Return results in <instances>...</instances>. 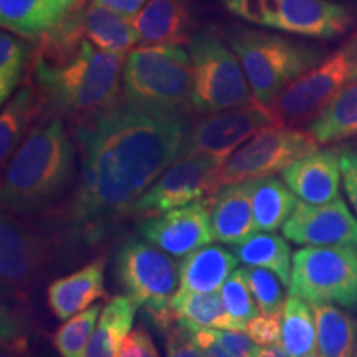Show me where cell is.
Masks as SVG:
<instances>
[{
  "label": "cell",
  "mask_w": 357,
  "mask_h": 357,
  "mask_svg": "<svg viewBox=\"0 0 357 357\" xmlns=\"http://www.w3.org/2000/svg\"><path fill=\"white\" fill-rule=\"evenodd\" d=\"M187 136L182 114L124 98L79 119L82 177L66 213L70 235L95 245L176 162Z\"/></svg>",
  "instance_id": "1"
},
{
  "label": "cell",
  "mask_w": 357,
  "mask_h": 357,
  "mask_svg": "<svg viewBox=\"0 0 357 357\" xmlns=\"http://www.w3.org/2000/svg\"><path fill=\"white\" fill-rule=\"evenodd\" d=\"M124 55L98 48L84 37L78 12H70L38 37L35 86L56 113L83 119L118 101Z\"/></svg>",
  "instance_id": "2"
},
{
  "label": "cell",
  "mask_w": 357,
  "mask_h": 357,
  "mask_svg": "<svg viewBox=\"0 0 357 357\" xmlns=\"http://www.w3.org/2000/svg\"><path fill=\"white\" fill-rule=\"evenodd\" d=\"M75 144L63 119L53 116L33 128L3 167L2 211L19 215L40 212L73 177Z\"/></svg>",
  "instance_id": "3"
},
{
  "label": "cell",
  "mask_w": 357,
  "mask_h": 357,
  "mask_svg": "<svg viewBox=\"0 0 357 357\" xmlns=\"http://www.w3.org/2000/svg\"><path fill=\"white\" fill-rule=\"evenodd\" d=\"M229 43L243 66L253 98L265 106L324 58L316 45L243 26L229 30Z\"/></svg>",
  "instance_id": "4"
},
{
  "label": "cell",
  "mask_w": 357,
  "mask_h": 357,
  "mask_svg": "<svg viewBox=\"0 0 357 357\" xmlns=\"http://www.w3.org/2000/svg\"><path fill=\"white\" fill-rule=\"evenodd\" d=\"M124 98L182 114L192 108V65L181 45H141L123 66Z\"/></svg>",
  "instance_id": "5"
},
{
  "label": "cell",
  "mask_w": 357,
  "mask_h": 357,
  "mask_svg": "<svg viewBox=\"0 0 357 357\" xmlns=\"http://www.w3.org/2000/svg\"><path fill=\"white\" fill-rule=\"evenodd\" d=\"M114 275L126 296L144 307L162 331L174 326L171 301L181 288V265L144 238H131L114 255Z\"/></svg>",
  "instance_id": "6"
},
{
  "label": "cell",
  "mask_w": 357,
  "mask_h": 357,
  "mask_svg": "<svg viewBox=\"0 0 357 357\" xmlns=\"http://www.w3.org/2000/svg\"><path fill=\"white\" fill-rule=\"evenodd\" d=\"M357 82V33L324 56L266 105L276 126L310 124L326 106Z\"/></svg>",
  "instance_id": "7"
},
{
  "label": "cell",
  "mask_w": 357,
  "mask_h": 357,
  "mask_svg": "<svg viewBox=\"0 0 357 357\" xmlns=\"http://www.w3.org/2000/svg\"><path fill=\"white\" fill-rule=\"evenodd\" d=\"M192 108L218 113L255 101L238 56L212 30H199L189 40Z\"/></svg>",
  "instance_id": "8"
},
{
  "label": "cell",
  "mask_w": 357,
  "mask_h": 357,
  "mask_svg": "<svg viewBox=\"0 0 357 357\" xmlns=\"http://www.w3.org/2000/svg\"><path fill=\"white\" fill-rule=\"evenodd\" d=\"M288 291L310 305L357 307V252L341 247H305L293 253Z\"/></svg>",
  "instance_id": "9"
},
{
  "label": "cell",
  "mask_w": 357,
  "mask_h": 357,
  "mask_svg": "<svg viewBox=\"0 0 357 357\" xmlns=\"http://www.w3.org/2000/svg\"><path fill=\"white\" fill-rule=\"evenodd\" d=\"M53 258V242L29 215L2 213L0 220V276L6 298L25 301L47 275Z\"/></svg>",
  "instance_id": "10"
},
{
  "label": "cell",
  "mask_w": 357,
  "mask_h": 357,
  "mask_svg": "<svg viewBox=\"0 0 357 357\" xmlns=\"http://www.w3.org/2000/svg\"><path fill=\"white\" fill-rule=\"evenodd\" d=\"M318 147L310 131L276 124L263 128L222 164L217 174L218 189L283 172L294 160L314 153Z\"/></svg>",
  "instance_id": "11"
},
{
  "label": "cell",
  "mask_w": 357,
  "mask_h": 357,
  "mask_svg": "<svg viewBox=\"0 0 357 357\" xmlns=\"http://www.w3.org/2000/svg\"><path fill=\"white\" fill-rule=\"evenodd\" d=\"M222 162L200 154H187L176 162L142 194L131 215L149 218L202 200L218 190L217 174Z\"/></svg>",
  "instance_id": "12"
},
{
  "label": "cell",
  "mask_w": 357,
  "mask_h": 357,
  "mask_svg": "<svg viewBox=\"0 0 357 357\" xmlns=\"http://www.w3.org/2000/svg\"><path fill=\"white\" fill-rule=\"evenodd\" d=\"M273 124L270 111L258 101L240 108L212 113L187 131L178 158L200 154L223 164L250 137Z\"/></svg>",
  "instance_id": "13"
},
{
  "label": "cell",
  "mask_w": 357,
  "mask_h": 357,
  "mask_svg": "<svg viewBox=\"0 0 357 357\" xmlns=\"http://www.w3.org/2000/svg\"><path fill=\"white\" fill-rule=\"evenodd\" d=\"M283 236L306 247H341L357 252V218L341 197L328 204L298 202Z\"/></svg>",
  "instance_id": "14"
},
{
  "label": "cell",
  "mask_w": 357,
  "mask_h": 357,
  "mask_svg": "<svg viewBox=\"0 0 357 357\" xmlns=\"http://www.w3.org/2000/svg\"><path fill=\"white\" fill-rule=\"evenodd\" d=\"M139 234L169 255L185 258L195 250L213 242L208 200H197L184 207L144 218Z\"/></svg>",
  "instance_id": "15"
},
{
  "label": "cell",
  "mask_w": 357,
  "mask_h": 357,
  "mask_svg": "<svg viewBox=\"0 0 357 357\" xmlns=\"http://www.w3.org/2000/svg\"><path fill=\"white\" fill-rule=\"evenodd\" d=\"M351 24V8L334 0H280L273 30L296 37L329 40L344 35Z\"/></svg>",
  "instance_id": "16"
},
{
  "label": "cell",
  "mask_w": 357,
  "mask_h": 357,
  "mask_svg": "<svg viewBox=\"0 0 357 357\" xmlns=\"http://www.w3.org/2000/svg\"><path fill=\"white\" fill-rule=\"evenodd\" d=\"M281 176L284 184L303 202L328 204L339 197L341 158L336 151L318 149L294 160Z\"/></svg>",
  "instance_id": "17"
},
{
  "label": "cell",
  "mask_w": 357,
  "mask_h": 357,
  "mask_svg": "<svg viewBox=\"0 0 357 357\" xmlns=\"http://www.w3.org/2000/svg\"><path fill=\"white\" fill-rule=\"evenodd\" d=\"M207 200L213 240L238 245L257 231L248 181L222 185Z\"/></svg>",
  "instance_id": "18"
},
{
  "label": "cell",
  "mask_w": 357,
  "mask_h": 357,
  "mask_svg": "<svg viewBox=\"0 0 357 357\" xmlns=\"http://www.w3.org/2000/svg\"><path fill=\"white\" fill-rule=\"evenodd\" d=\"M106 257H98L73 273L52 281L47 305L56 319L66 321L105 296Z\"/></svg>",
  "instance_id": "19"
},
{
  "label": "cell",
  "mask_w": 357,
  "mask_h": 357,
  "mask_svg": "<svg viewBox=\"0 0 357 357\" xmlns=\"http://www.w3.org/2000/svg\"><path fill=\"white\" fill-rule=\"evenodd\" d=\"M187 0H149L132 19L139 45H182L190 40Z\"/></svg>",
  "instance_id": "20"
},
{
  "label": "cell",
  "mask_w": 357,
  "mask_h": 357,
  "mask_svg": "<svg viewBox=\"0 0 357 357\" xmlns=\"http://www.w3.org/2000/svg\"><path fill=\"white\" fill-rule=\"evenodd\" d=\"M79 0H0L3 30L24 38H38L73 10Z\"/></svg>",
  "instance_id": "21"
},
{
  "label": "cell",
  "mask_w": 357,
  "mask_h": 357,
  "mask_svg": "<svg viewBox=\"0 0 357 357\" xmlns=\"http://www.w3.org/2000/svg\"><path fill=\"white\" fill-rule=\"evenodd\" d=\"M238 258L220 245H205L181 263V291L212 293L223 287L234 273Z\"/></svg>",
  "instance_id": "22"
},
{
  "label": "cell",
  "mask_w": 357,
  "mask_h": 357,
  "mask_svg": "<svg viewBox=\"0 0 357 357\" xmlns=\"http://www.w3.org/2000/svg\"><path fill=\"white\" fill-rule=\"evenodd\" d=\"M78 17L84 37L101 50L124 55L137 43L132 20L111 8L91 2L78 12Z\"/></svg>",
  "instance_id": "23"
},
{
  "label": "cell",
  "mask_w": 357,
  "mask_h": 357,
  "mask_svg": "<svg viewBox=\"0 0 357 357\" xmlns=\"http://www.w3.org/2000/svg\"><path fill=\"white\" fill-rule=\"evenodd\" d=\"M171 316L174 324L199 331V329H235V321L223 305L222 293H192L178 291L171 301Z\"/></svg>",
  "instance_id": "24"
},
{
  "label": "cell",
  "mask_w": 357,
  "mask_h": 357,
  "mask_svg": "<svg viewBox=\"0 0 357 357\" xmlns=\"http://www.w3.org/2000/svg\"><path fill=\"white\" fill-rule=\"evenodd\" d=\"M45 100L38 89L22 88L7 102H3L0 114V160L2 167L19 149L29 136L30 124L43 108Z\"/></svg>",
  "instance_id": "25"
},
{
  "label": "cell",
  "mask_w": 357,
  "mask_h": 357,
  "mask_svg": "<svg viewBox=\"0 0 357 357\" xmlns=\"http://www.w3.org/2000/svg\"><path fill=\"white\" fill-rule=\"evenodd\" d=\"M250 182L257 231H276L296 208V195L278 177L253 178Z\"/></svg>",
  "instance_id": "26"
},
{
  "label": "cell",
  "mask_w": 357,
  "mask_h": 357,
  "mask_svg": "<svg viewBox=\"0 0 357 357\" xmlns=\"http://www.w3.org/2000/svg\"><path fill=\"white\" fill-rule=\"evenodd\" d=\"M137 307L129 296H116L102 307L84 357L118 356L123 341L131 333Z\"/></svg>",
  "instance_id": "27"
},
{
  "label": "cell",
  "mask_w": 357,
  "mask_h": 357,
  "mask_svg": "<svg viewBox=\"0 0 357 357\" xmlns=\"http://www.w3.org/2000/svg\"><path fill=\"white\" fill-rule=\"evenodd\" d=\"M316 321V347L323 357H354L357 324L344 307L311 305Z\"/></svg>",
  "instance_id": "28"
},
{
  "label": "cell",
  "mask_w": 357,
  "mask_h": 357,
  "mask_svg": "<svg viewBox=\"0 0 357 357\" xmlns=\"http://www.w3.org/2000/svg\"><path fill=\"white\" fill-rule=\"evenodd\" d=\"M234 253L245 266H260L273 271L284 287L291 278V248L284 236L275 231H255L242 243L235 245Z\"/></svg>",
  "instance_id": "29"
},
{
  "label": "cell",
  "mask_w": 357,
  "mask_h": 357,
  "mask_svg": "<svg viewBox=\"0 0 357 357\" xmlns=\"http://www.w3.org/2000/svg\"><path fill=\"white\" fill-rule=\"evenodd\" d=\"M307 131L318 144H334L357 136V82L341 91L310 123Z\"/></svg>",
  "instance_id": "30"
},
{
  "label": "cell",
  "mask_w": 357,
  "mask_h": 357,
  "mask_svg": "<svg viewBox=\"0 0 357 357\" xmlns=\"http://www.w3.org/2000/svg\"><path fill=\"white\" fill-rule=\"evenodd\" d=\"M281 344L289 357H306L316 349V321L312 307L289 294L281 314Z\"/></svg>",
  "instance_id": "31"
},
{
  "label": "cell",
  "mask_w": 357,
  "mask_h": 357,
  "mask_svg": "<svg viewBox=\"0 0 357 357\" xmlns=\"http://www.w3.org/2000/svg\"><path fill=\"white\" fill-rule=\"evenodd\" d=\"M101 311L100 305H91L66 319L53 337V344L58 354L61 357L86 356L88 342L95 333Z\"/></svg>",
  "instance_id": "32"
},
{
  "label": "cell",
  "mask_w": 357,
  "mask_h": 357,
  "mask_svg": "<svg viewBox=\"0 0 357 357\" xmlns=\"http://www.w3.org/2000/svg\"><path fill=\"white\" fill-rule=\"evenodd\" d=\"M29 58V47L19 35L2 30L0 33V102H7L15 95L24 78Z\"/></svg>",
  "instance_id": "33"
},
{
  "label": "cell",
  "mask_w": 357,
  "mask_h": 357,
  "mask_svg": "<svg viewBox=\"0 0 357 357\" xmlns=\"http://www.w3.org/2000/svg\"><path fill=\"white\" fill-rule=\"evenodd\" d=\"M222 300L227 312L235 321L238 331H245L247 324L255 316H258V307L252 289H250L247 278H245L243 268H238L227 278L222 287Z\"/></svg>",
  "instance_id": "34"
},
{
  "label": "cell",
  "mask_w": 357,
  "mask_h": 357,
  "mask_svg": "<svg viewBox=\"0 0 357 357\" xmlns=\"http://www.w3.org/2000/svg\"><path fill=\"white\" fill-rule=\"evenodd\" d=\"M243 273L253 298L260 307V312H266V314L283 312L284 301H287L283 288H281L283 283L273 271L260 266H245Z\"/></svg>",
  "instance_id": "35"
},
{
  "label": "cell",
  "mask_w": 357,
  "mask_h": 357,
  "mask_svg": "<svg viewBox=\"0 0 357 357\" xmlns=\"http://www.w3.org/2000/svg\"><path fill=\"white\" fill-rule=\"evenodd\" d=\"M231 15L243 22L273 30L280 0H222Z\"/></svg>",
  "instance_id": "36"
},
{
  "label": "cell",
  "mask_w": 357,
  "mask_h": 357,
  "mask_svg": "<svg viewBox=\"0 0 357 357\" xmlns=\"http://www.w3.org/2000/svg\"><path fill=\"white\" fill-rule=\"evenodd\" d=\"M281 314H266L260 312L247 324L245 333L253 339L257 346H270L281 341Z\"/></svg>",
  "instance_id": "37"
},
{
  "label": "cell",
  "mask_w": 357,
  "mask_h": 357,
  "mask_svg": "<svg viewBox=\"0 0 357 357\" xmlns=\"http://www.w3.org/2000/svg\"><path fill=\"white\" fill-rule=\"evenodd\" d=\"M167 357H204L190 329L174 324L167 329Z\"/></svg>",
  "instance_id": "38"
},
{
  "label": "cell",
  "mask_w": 357,
  "mask_h": 357,
  "mask_svg": "<svg viewBox=\"0 0 357 357\" xmlns=\"http://www.w3.org/2000/svg\"><path fill=\"white\" fill-rule=\"evenodd\" d=\"M116 357H159V351L144 328H134L123 341Z\"/></svg>",
  "instance_id": "39"
},
{
  "label": "cell",
  "mask_w": 357,
  "mask_h": 357,
  "mask_svg": "<svg viewBox=\"0 0 357 357\" xmlns=\"http://www.w3.org/2000/svg\"><path fill=\"white\" fill-rule=\"evenodd\" d=\"M217 341L225 347L234 357H253L257 344L253 339L245 334V331H235V329H212Z\"/></svg>",
  "instance_id": "40"
},
{
  "label": "cell",
  "mask_w": 357,
  "mask_h": 357,
  "mask_svg": "<svg viewBox=\"0 0 357 357\" xmlns=\"http://www.w3.org/2000/svg\"><path fill=\"white\" fill-rule=\"evenodd\" d=\"M341 178L352 211L357 215V151H341Z\"/></svg>",
  "instance_id": "41"
},
{
  "label": "cell",
  "mask_w": 357,
  "mask_h": 357,
  "mask_svg": "<svg viewBox=\"0 0 357 357\" xmlns=\"http://www.w3.org/2000/svg\"><path fill=\"white\" fill-rule=\"evenodd\" d=\"M192 334L200 351L204 352V357H234L217 341L212 329H199V331H192Z\"/></svg>",
  "instance_id": "42"
},
{
  "label": "cell",
  "mask_w": 357,
  "mask_h": 357,
  "mask_svg": "<svg viewBox=\"0 0 357 357\" xmlns=\"http://www.w3.org/2000/svg\"><path fill=\"white\" fill-rule=\"evenodd\" d=\"M91 2L111 8V10L118 12L119 15L128 17V19L132 20L149 0H91Z\"/></svg>",
  "instance_id": "43"
},
{
  "label": "cell",
  "mask_w": 357,
  "mask_h": 357,
  "mask_svg": "<svg viewBox=\"0 0 357 357\" xmlns=\"http://www.w3.org/2000/svg\"><path fill=\"white\" fill-rule=\"evenodd\" d=\"M0 357H29V337L2 339Z\"/></svg>",
  "instance_id": "44"
},
{
  "label": "cell",
  "mask_w": 357,
  "mask_h": 357,
  "mask_svg": "<svg viewBox=\"0 0 357 357\" xmlns=\"http://www.w3.org/2000/svg\"><path fill=\"white\" fill-rule=\"evenodd\" d=\"M253 357H289V356L288 352L284 351V347L280 341L270 346H257L255 352H253Z\"/></svg>",
  "instance_id": "45"
},
{
  "label": "cell",
  "mask_w": 357,
  "mask_h": 357,
  "mask_svg": "<svg viewBox=\"0 0 357 357\" xmlns=\"http://www.w3.org/2000/svg\"><path fill=\"white\" fill-rule=\"evenodd\" d=\"M306 357H323L321 354H316V352H311L310 356H306Z\"/></svg>",
  "instance_id": "46"
},
{
  "label": "cell",
  "mask_w": 357,
  "mask_h": 357,
  "mask_svg": "<svg viewBox=\"0 0 357 357\" xmlns=\"http://www.w3.org/2000/svg\"><path fill=\"white\" fill-rule=\"evenodd\" d=\"M354 357H357V341H356V351H354Z\"/></svg>",
  "instance_id": "47"
}]
</instances>
